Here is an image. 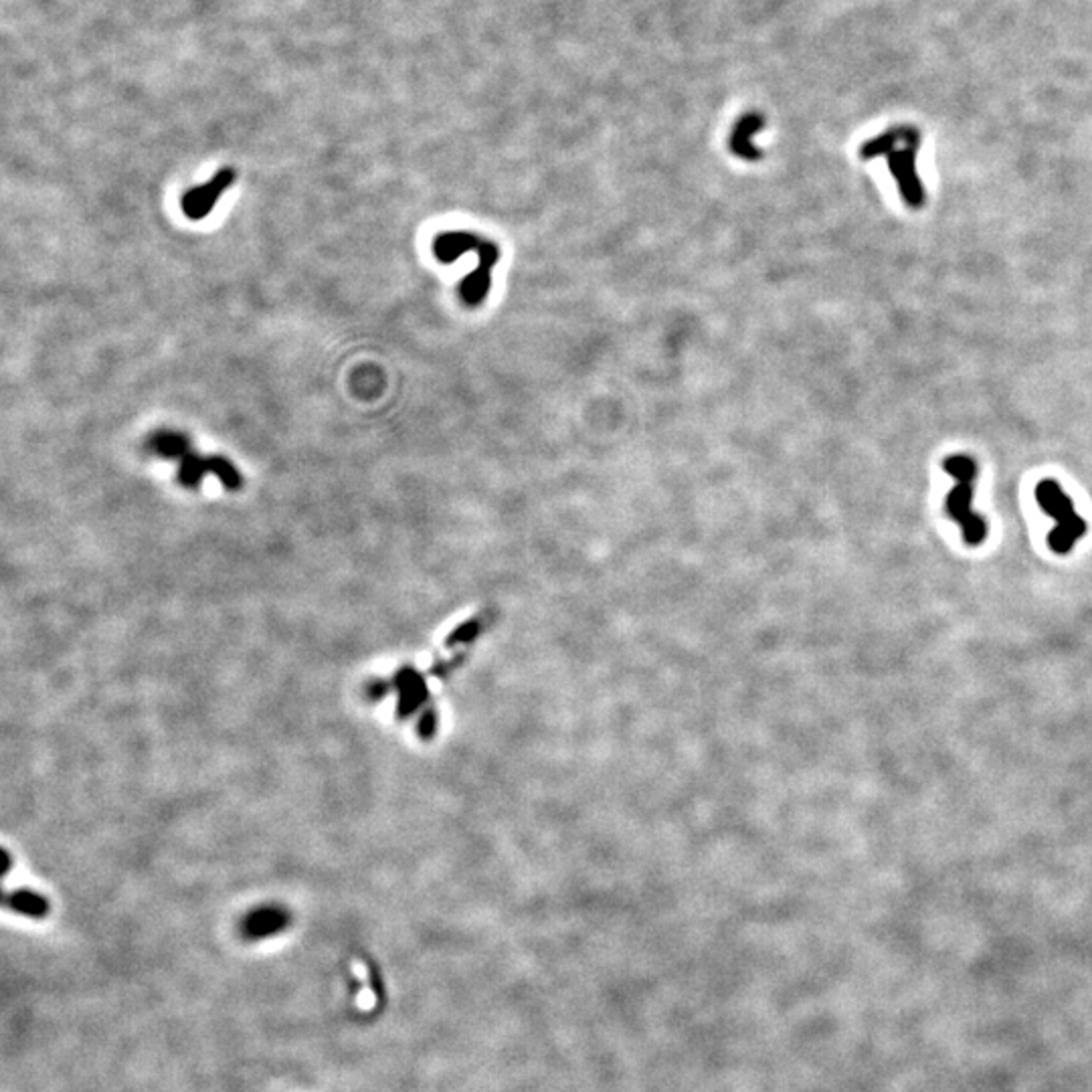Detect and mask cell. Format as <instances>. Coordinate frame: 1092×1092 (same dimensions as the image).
Returning <instances> with one entry per match:
<instances>
[{
  "instance_id": "obj_1",
  "label": "cell",
  "mask_w": 1092,
  "mask_h": 1092,
  "mask_svg": "<svg viewBox=\"0 0 1092 1092\" xmlns=\"http://www.w3.org/2000/svg\"><path fill=\"white\" fill-rule=\"evenodd\" d=\"M921 146V136L913 128H894L868 140L862 146V158H886L888 169L899 184V193L908 208L924 207L927 190L917 172V152Z\"/></svg>"
},
{
  "instance_id": "obj_2",
  "label": "cell",
  "mask_w": 1092,
  "mask_h": 1092,
  "mask_svg": "<svg viewBox=\"0 0 1092 1092\" xmlns=\"http://www.w3.org/2000/svg\"><path fill=\"white\" fill-rule=\"evenodd\" d=\"M942 470L953 478V488L947 496L945 510L953 522L963 532L965 542L969 546H980L987 536L985 520L973 510V498H975V482L980 475V465L975 457L967 453H953L947 455L942 461Z\"/></svg>"
},
{
  "instance_id": "obj_3",
  "label": "cell",
  "mask_w": 1092,
  "mask_h": 1092,
  "mask_svg": "<svg viewBox=\"0 0 1092 1092\" xmlns=\"http://www.w3.org/2000/svg\"><path fill=\"white\" fill-rule=\"evenodd\" d=\"M1036 500L1044 514L1056 520V528L1048 534V546L1056 555H1068L1080 536H1085L1086 520L1078 516L1072 498L1056 479H1042L1036 486Z\"/></svg>"
},
{
  "instance_id": "obj_4",
  "label": "cell",
  "mask_w": 1092,
  "mask_h": 1092,
  "mask_svg": "<svg viewBox=\"0 0 1092 1092\" xmlns=\"http://www.w3.org/2000/svg\"><path fill=\"white\" fill-rule=\"evenodd\" d=\"M205 474H215L229 490H239L243 484L235 465L221 455H198V453L190 451L180 460L179 482L183 486L197 488Z\"/></svg>"
},
{
  "instance_id": "obj_5",
  "label": "cell",
  "mask_w": 1092,
  "mask_h": 1092,
  "mask_svg": "<svg viewBox=\"0 0 1092 1092\" xmlns=\"http://www.w3.org/2000/svg\"><path fill=\"white\" fill-rule=\"evenodd\" d=\"M233 180H235L233 169H221L211 180H207L205 184H201V187L197 188H190L183 197L184 215L193 221L205 219L208 212L215 208L221 194L233 184Z\"/></svg>"
},
{
  "instance_id": "obj_6",
  "label": "cell",
  "mask_w": 1092,
  "mask_h": 1092,
  "mask_svg": "<svg viewBox=\"0 0 1092 1092\" xmlns=\"http://www.w3.org/2000/svg\"><path fill=\"white\" fill-rule=\"evenodd\" d=\"M475 251H478L479 255L478 269H474L470 275H465L464 282L460 285L461 298H464V302L471 308L479 306V303L486 300L488 292H490L492 269L494 265H496V261L500 260V251H498V247L490 241L486 243L482 241Z\"/></svg>"
},
{
  "instance_id": "obj_7",
  "label": "cell",
  "mask_w": 1092,
  "mask_h": 1092,
  "mask_svg": "<svg viewBox=\"0 0 1092 1092\" xmlns=\"http://www.w3.org/2000/svg\"><path fill=\"white\" fill-rule=\"evenodd\" d=\"M289 923H292V917H289V913L284 906H260V908H253L243 918L241 935L249 941L269 939V937L284 932L289 927Z\"/></svg>"
},
{
  "instance_id": "obj_8",
  "label": "cell",
  "mask_w": 1092,
  "mask_h": 1092,
  "mask_svg": "<svg viewBox=\"0 0 1092 1092\" xmlns=\"http://www.w3.org/2000/svg\"><path fill=\"white\" fill-rule=\"evenodd\" d=\"M479 243L482 241L474 233H465V231H453L451 233L450 231V233H441L435 239L433 253L443 264H453L468 251L478 249Z\"/></svg>"
},
{
  "instance_id": "obj_9",
  "label": "cell",
  "mask_w": 1092,
  "mask_h": 1092,
  "mask_svg": "<svg viewBox=\"0 0 1092 1092\" xmlns=\"http://www.w3.org/2000/svg\"><path fill=\"white\" fill-rule=\"evenodd\" d=\"M4 906L12 913H19L22 917L45 918L51 910V904L45 896L33 890H15L4 894Z\"/></svg>"
},
{
  "instance_id": "obj_10",
  "label": "cell",
  "mask_w": 1092,
  "mask_h": 1092,
  "mask_svg": "<svg viewBox=\"0 0 1092 1092\" xmlns=\"http://www.w3.org/2000/svg\"><path fill=\"white\" fill-rule=\"evenodd\" d=\"M146 447L156 455L172 457V460H183L190 453V441L187 435L176 432H158L148 439Z\"/></svg>"
},
{
  "instance_id": "obj_11",
  "label": "cell",
  "mask_w": 1092,
  "mask_h": 1092,
  "mask_svg": "<svg viewBox=\"0 0 1092 1092\" xmlns=\"http://www.w3.org/2000/svg\"><path fill=\"white\" fill-rule=\"evenodd\" d=\"M761 126L763 124H759L756 117H746V120L741 122V126H738L735 132V138H732V150H735L737 156L746 158V160H755V158H759V152L751 146L749 136L753 130L761 128Z\"/></svg>"
}]
</instances>
